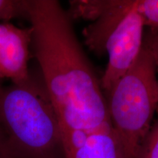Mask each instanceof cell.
Masks as SVG:
<instances>
[{
	"label": "cell",
	"instance_id": "obj_4",
	"mask_svg": "<svg viewBox=\"0 0 158 158\" xmlns=\"http://www.w3.org/2000/svg\"><path fill=\"white\" fill-rule=\"evenodd\" d=\"M107 94L112 127L127 158H135L158 110L157 72L152 55L144 40L135 63Z\"/></svg>",
	"mask_w": 158,
	"mask_h": 158
},
{
	"label": "cell",
	"instance_id": "obj_3",
	"mask_svg": "<svg viewBox=\"0 0 158 158\" xmlns=\"http://www.w3.org/2000/svg\"><path fill=\"white\" fill-rule=\"evenodd\" d=\"M71 18L93 20L84 30L91 49L108 53V62L100 79L102 91L114 84L133 66L143 45L145 22L141 15L120 0L70 1Z\"/></svg>",
	"mask_w": 158,
	"mask_h": 158
},
{
	"label": "cell",
	"instance_id": "obj_10",
	"mask_svg": "<svg viewBox=\"0 0 158 158\" xmlns=\"http://www.w3.org/2000/svg\"><path fill=\"white\" fill-rule=\"evenodd\" d=\"M144 43L147 45L152 55L154 62L155 64L156 72L157 78V88H158V30L150 31L148 30L144 35ZM158 111V110H157Z\"/></svg>",
	"mask_w": 158,
	"mask_h": 158
},
{
	"label": "cell",
	"instance_id": "obj_7",
	"mask_svg": "<svg viewBox=\"0 0 158 158\" xmlns=\"http://www.w3.org/2000/svg\"><path fill=\"white\" fill-rule=\"evenodd\" d=\"M124 2L126 5L141 15L149 30H158V0H124Z\"/></svg>",
	"mask_w": 158,
	"mask_h": 158
},
{
	"label": "cell",
	"instance_id": "obj_6",
	"mask_svg": "<svg viewBox=\"0 0 158 158\" xmlns=\"http://www.w3.org/2000/svg\"><path fill=\"white\" fill-rule=\"evenodd\" d=\"M65 158H127L124 149L112 126L88 136L86 141Z\"/></svg>",
	"mask_w": 158,
	"mask_h": 158
},
{
	"label": "cell",
	"instance_id": "obj_1",
	"mask_svg": "<svg viewBox=\"0 0 158 158\" xmlns=\"http://www.w3.org/2000/svg\"><path fill=\"white\" fill-rule=\"evenodd\" d=\"M31 47L59 119L62 141L111 126L93 67L77 39L68 11L56 0H29Z\"/></svg>",
	"mask_w": 158,
	"mask_h": 158
},
{
	"label": "cell",
	"instance_id": "obj_9",
	"mask_svg": "<svg viewBox=\"0 0 158 158\" xmlns=\"http://www.w3.org/2000/svg\"><path fill=\"white\" fill-rule=\"evenodd\" d=\"M135 158H158V118L141 142Z\"/></svg>",
	"mask_w": 158,
	"mask_h": 158
},
{
	"label": "cell",
	"instance_id": "obj_5",
	"mask_svg": "<svg viewBox=\"0 0 158 158\" xmlns=\"http://www.w3.org/2000/svg\"><path fill=\"white\" fill-rule=\"evenodd\" d=\"M31 29L10 22L0 23V87L5 81L19 84L30 78L28 62Z\"/></svg>",
	"mask_w": 158,
	"mask_h": 158
},
{
	"label": "cell",
	"instance_id": "obj_8",
	"mask_svg": "<svg viewBox=\"0 0 158 158\" xmlns=\"http://www.w3.org/2000/svg\"><path fill=\"white\" fill-rule=\"evenodd\" d=\"M29 0H0V21L10 22L11 19H27Z\"/></svg>",
	"mask_w": 158,
	"mask_h": 158
},
{
	"label": "cell",
	"instance_id": "obj_2",
	"mask_svg": "<svg viewBox=\"0 0 158 158\" xmlns=\"http://www.w3.org/2000/svg\"><path fill=\"white\" fill-rule=\"evenodd\" d=\"M0 127L14 158H65L56 111L31 76L0 87Z\"/></svg>",
	"mask_w": 158,
	"mask_h": 158
},
{
	"label": "cell",
	"instance_id": "obj_11",
	"mask_svg": "<svg viewBox=\"0 0 158 158\" xmlns=\"http://www.w3.org/2000/svg\"><path fill=\"white\" fill-rule=\"evenodd\" d=\"M0 158H14L7 141V138L0 127Z\"/></svg>",
	"mask_w": 158,
	"mask_h": 158
}]
</instances>
